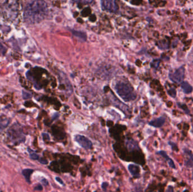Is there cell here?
Masks as SVG:
<instances>
[{"mask_svg":"<svg viewBox=\"0 0 193 192\" xmlns=\"http://www.w3.org/2000/svg\"><path fill=\"white\" fill-rule=\"evenodd\" d=\"M165 122V119L163 117H161L158 118H156L149 123V124L154 128H161Z\"/></svg>","mask_w":193,"mask_h":192,"instance_id":"8","label":"cell"},{"mask_svg":"<svg viewBox=\"0 0 193 192\" xmlns=\"http://www.w3.org/2000/svg\"><path fill=\"white\" fill-rule=\"evenodd\" d=\"M55 179H56V180L57 181L58 183H59L60 184L63 185V181H62V180L61 179H60V178H58V177H57V178H55Z\"/></svg>","mask_w":193,"mask_h":192,"instance_id":"22","label":"cell"},{"mask_svg":"<svg viewBox=\"0 0 193 192\" xmlns=\"http://www.w3.org/2000/svg\"><path fill=\"white\" fill-rule=\"evenodd\" d=\"M101 4L103 9L107 12L115 13L118 10L116 0H101Z\"/></svg>","mask_w":193,"mask_h":192,"instance_id":"4","label":"cell"},{"mask_svg":"<svg viewBox=\"0 0 193 192\" xmlns=\"http://www.w3.org/2000/svg\"><path fill=\"white\" fill-rule=\"evenodd\" d=\"M16 128H15V127H12V128H10L9 132V136L11 138V139H12L13 140L17 139V135L18 136L22 139V133L21 131V130L18 128V130H15Z\"/></svg>","mask_w":193,"mask_h":192,"instance_id":"7","label":"cell"},{"mask_svg":"<svg viewBox=\"0 0 193 192\" xmlns=\"http://www.w3.org/2000/svg\"><path fill=\"white\" fill-rule=\"evenodd\" d=\"M42 184H43L44 185H45V186H47V185L48 184V181H47V180H46L45 179H44L42 180Z\"/></svg>","mask_w":193,"mask_h":192,"instance_id":"23","label":"cell"},{"mask_svg":"<svg viewBox=\"0 0 193 192\" xmlns=\"http://www.w3.org/2000/svg\"><path fill=\"white\" fill-rule=\"evenodd\" d=\"M22 95H23V98L24 99H29L32 96L31 93L27 92V91H22Z\"/></svg>","mask_w":193,"mask_h":192,"instance_id":"18","label":"cell"},{"mask_svg":"<svg viewBox=\"0 0 193 192\" xmlns=\"http://www.w3.org/2000/svg\"><path fill=\"white\" fill-rule=\"evenodd\" d=\"M59 116V114L58 113H55L53 117V120H55V119H57L58 118Z\"/></svg>","mask_w":193,"mask_h":192,"instance_id":"25","label":"cell"},{"mask_svg":"<svg viewBox=\"0 0 193 192\" xmlns=\"http://www.w3.org/2000/svg\"><path fill=\"white\" fill-rule=\"evenodd\" d=\"M184 153L185 154V165L187 167H193V154L191 151L185 149L184 150Z\"/></svg>","mask_w":193,"mask_h":192,"instance_id":"6","label":"cell"},{"mask_svg":"<svg viewBox=\"0 0 193 192\" xmlns=\"http://www.w3.org/2000/svg\"><path fill=\"white\" fill-rule=\"evenodd\" d=\"M167 92L170 96H172L173 98H175L176 96V90L175 88H170L169 90H167Z\"/></svg>","mask_w":193,"mask_h":192,"instance_id":"16","label":"cell"},{"mask_svg":"<svg viewBox=\"0 0 193 192\" xmlns=\"http://www.w3.org/2000/svg\"><path fill=\"white\" fill-rule=\"evenodd\" d=\"M33 172L34 170L32 169H24L22 171V174L28 183H30V177Z\"/></svg>","mask_w":193,"mask_h":192,"instance_id":"13","label":"cell"},{"mask_svg":"<svg viewBox=\"0 0 193 192\" xmlns=\"http://www.w3.org/2000/svg\"><path fill=\"white\" fill-rule=\"evenodd\" d=\"M40 162L42 164H47V160H45V159H41L40 161Z\"/></svg>","mask_w":193,"mask_h":192,"instance_id":"26","label":"cell"},{"mask_svg":"<svg viewBox=\"0 0 193 192\" xmlns=\"http://www.w3.org/2000/svg\"><path fill=\"white\" fill-rule=\"evenodd\" d=\"M72 1L77 3H82L84 4H89L92 3L93 1V0H72Z\"/></svg>","mask_w":193,"mask_h":192,"instance_id":"17","label":"cell"},{"mask_svg":"<svg viewBox=\"0 0 193 192\" xmlns=\"http://www.w3.org/2000/svg\"><path fill=\"white\" fill-rule=\"evenodd\" d=\"M9 120L8 119L0 120V132L3 131L5 128L7 127L9 124Z\"/></svg>","mask_w":193,"mask_h":192,"instance_id":"14","label":"cell"},{"mask_svg":"<svg viewBox=\"0 0 193 192\" xmlns=\"http://www.w3.org/2000/svg\"><path fill=\"white\" fill-rule=\"evenodd\" d=\"M35 191H42V187L41 185H39L36 186L35 188Z\"/></svg>","mask_w":193,"mask_h":192,"instance_id":"21","label":"cell"},{"mask_svg":"<svg viewBox=\"0 0 193 192\" xmlns=\"http://www.w3.org/2000/svg\"><path fill=\"white\" fill-rule=\"evenodd\" d=\"M185 68L181 67L175 72H171L169 74V78L170 80L174 83H180L184 81L185 77Z\"/></svg>","mask_w":193,"mask_h":192,"instance_id":"3","label":"cell"},{"mask_svg":"<svg viewBox=\"0 0 193 192\" xmlns=\"http://www.w3.org/2000/svg\"><path fill=\"white\" fill-rule=\"evenodd\" d=\"M178 105H179V107H181V108L184 111V112H186V114H189V110L188 109V108H187V107H186V105H182V104H178Z\"/></svg>","mask_w":193,"mask_h":192,"instance_id":"19","label":"cell"},{"mask_svg":"<svg viewBox=\"0 0 193 192\" xmlns=\"http://www.w3.org/2000/svg\"><path fill=\"white\" fill-rule=\"evenodd\" d=\"M117 95L125 101H130L136 99L137 95L133 87L125 81L117 82L115 86Z\"/></svg>","mask_w":193,"mask_h":192,"instance_id":"2","label":"cell"},{"mask_svg":"<svg viewBox=\"0 0 193 192\" xmlns=\"http://www.w3.org/2000/svg\"><path fill=\"white\" fill-rule=\"evenodd\" d=\"M159 60H155L152 62V64H151V65H152V67L154 68H158V66H159Z\"/></svg>","mask_w":193,"mask_h":192,"instance_id":"20","label":"cell"},{"mask_svg":"<svg viewBox=\"0 0 193 192\" xmlns=\"http://www.w3.org/2000/svg\"><path fill=\"white\" fill-rule=\"evenodd\" d=\"M181 87L184 93H191L193 91V87L187 82H182Z\"/></svg>","mask_w":193,"mask_h":192,"instance_id":"11","label":"cell"},{"mask_svg":"<svg viewBox=\"0 0 193 192\" xmlns=\"http://www.w3.org/2000/svg\"><path fill=\"white\" fill-rule=\"evenodd\" d=\"M75 140L80 146L85 149H91L93 146L92 141L82 135H77L75 137Z\"/></svg>","mask_w":193,"mask_h":192,"instance_id":"5","label":"cell"},{"mask_svg":"<svg viewBox=\"0 0 193 192\" xmlns=\"http://www.w3.org/2000/svg\"><path fill=\"white\" fill-rule=\"evenodd\" d=\"M107 186H108V184L107 183H103L102 184V187L104 190H106V188Z\"/></svg>","mask_w":193,"mask_h":192,"instance_id":"24","label":"cell"},{"mask_svg":"<svg viewBox=\"0 0 193 192\" xmlns=\"http://www.w3.org/2000/svg\"><path fill=\"white\" fill-rule=\"evenodd\" d=\"M48 7L44 0H34L25 9L24 19L27 23H39L43 20L47 15Z\"/></svg>","mask_w":193,"mask_h":192,"instance_id":"1","label":"cell"},{"mask_svg":"<svg viewBox=\"0 0 193 192\" xmlns=\"http://www.w3.org/2000/svg\"><path fill=\"white\" fill-rule=\"evenodd\" d=\"M28 151L30 154V157L32 159L37 160L39 159V156L36 153L35 151H33L32 149H28Z\"/></svg>","mask_w":193,"mask_h":192,"instance_id":"15","label":"cell"},{"mask_svg":"<svg viewBox=\"0 0 193 192\" xmlns=\"http://www.w3.org/2000/svg\"><path fill=\"white\" fill-rule=\"evenodd\" d=\"M128 170L130 174L132 175L134 177L137 178L140 176V169L137 165H135L133 164H130L128 166Z\"/></svg>","mask_w":193,"mask_h":192,"instance_id":"9","label":"cell"},{"mask_svg":"<svg viewBox=\"0 0 193 192\" xmlns=\"http://www.w3.org/2000/svg\"><path fill=\"white\" fill-rule=\"evenodd\" d=\"M158 154H159L160 155H161L162 157L165 158V159L168 162L170 167H171L172 169H175V163L173 162V160L171 158H170L169 156L167 155V154L165 153V151H159L158 152Z\"/></svg>","mask_w":193,"mask_h":192,"instance_id":"10","label":"cell"},{"mask_svg":"<svg viewBox=\"0 0 193 192\" xmlns=\"http://www.w3.org/2000/svg\"><path fill=\"white\" fill-rule=\"evenodd\" d=\"M72 33L74 36L77 38L79 40L82 41H85L87 40V35L85 33L81 32V31H77L75 30H72Z\"/></svg>","mask_w":193,"mask_h":192,"instance_id":"12","label":"cell"}]
</instances>
